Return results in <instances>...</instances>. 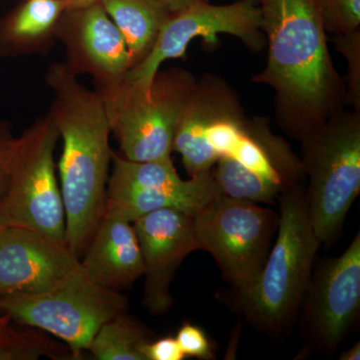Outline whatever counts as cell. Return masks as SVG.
<instances>
[{
	"instance_id": "2",
	"label": "cell",
	"mask_w": 360,
	"mask_h": 360,
	"mask_svg": "<svg viewBox=\"0 0 360 360\" xmlns=\"http://www.w3.org/2000/svg\"><path fill=\"white\" fill-rule=\"evenodd\" d=\"M49 113L63 139L58 162L65 214V245L80 260L101 224L112 162L111 129L103 96L78 79L65 63L49 65Z\"/></svg>"
},
{
	"instance_id": "15",
	"label": "cell",
	"mask_w": 360,
	"mask_h": 360,
	"mask_svg": "<svg viewBox=\"0 0 360 360\" xmlns=\"http://www.w3.org/2000/svg\"><path fill=\"white\" fill-rule=\"evenodd\" d=\"M245 116L238 91L215 73H203L180 113L172 150L181 156L189 177L210 172L217 158L208 148L210 130L232 118Z\"/></svg>"
},
{
	"instance_id": "29",
	"label": "cell",
	"mask_w": 360,
	"mask_h": 360,
	"mask_svg": "<svg viewBox=\"0 0 360 360\" xmlns=\"http://www.w3.org/2000/svg\"><path fill=\"white\" fill-rule=\"evenodd\" d=\"M65 4V11L70 9L82 8V7L89 6L90 4H96L101 0H63Z\"/></svg>"
},
{
	"instance_id": "9",
	"label": "cell",
	"mask_w": 360,
	"mask_h": 360,
	"mask_svg": "<svg viewBox=\"0 0 360 360\" xmlns=\"http://www.w3.org/2000/svg\"><path fill=\"white\" fill-rule=\"evenodd\" d=\"M212 174L219 193L259 205L274 202L307 179L300 156L272 131L267 116L248 118L238 146L217 160Z\"/></svg>"
},
{
	"instance_id": "30",
	"label": "cell",
	"mask_w": 360,
	"mask_h": 360,
	"mask_svg": "<svg viewBox=\"0 0 360 360\" xmlns=\"http://www.w3.org/2000/svg\"><path fill=\"white\" fill-rule=\"evenodd\" d=\"M4 314V312L1 311V309H0V315Z\"/></svg>"
},
{
	"instance_id": "8",
	"label": "cell",
	"mask_w": 360,
	"mask_h": 360,
	"mask_svg": "<svg viewBox=\"0 0 360 360\" xmlns=\"http://www.w3.org/2000/svg\"><path fill=\"white\" fill-rule=\"evenodd\" d=\"M198 250L210 253L234 291L245 290L265 264L279 214L253 201L217 193L193 215Z\"/></svg>"
},
{
	"instance_id": "16",
	"label": "cell",
	"mask_w": 360,
	"mask_h": 360,
	"mask_svg": "<svg viewBox=\"0 0 360 360\" xmlns=\"http://www.w3.org/2000/svg\"><path fill=\"white\" fill-rule=\"evenodd\" d=\"M79 262L85 276L101 288L120 292L129 288L144 272L134 224L104 213Z\"/></svg>"
},
{
	"instance_id": "10",
	"label": "cell",
	"mask_w": 360,
	"mask_h": 360,
	"mask_svg": "<svg viewBox=\"0 0 360 360\" xmlns=\"http://www.w3.org/2000/svg\"><path fill=\"white\" fill-rule=\"evenodd\" d=\"M262 25L257 0H236L222 6L198 0L170 14L151 51L129 71L124 82L136 86H150L161 65L169 59L184 58L187 46L196 37L213 49L219 44L217 35L224 33L238 37L250 51H264L266 39Z\"/></svg>"
},
{
	"instance_id": "7",
	"label": "cell",
	"mask_w": 360,
	"mask_h": 360,
	"mask_svg": "<svg viewBox=\"0 0 360 360\" xmlns=\"http://www.w3.org/2000/svg\"><path fill=\"white\" fill-rule=\"evenodd\" d=\"M60 139L49 112L14 141L11 182L0 201V229L18 226L65 243V214L54 151Z\"/></svg>"
},
{
	"instance_id": "12",
	"label": "cell",
	"mask_w": 360,
	"mask_h": 360,
	"mask_svg": "<svg viewBox=\"0 0 360 360\" xmlns=\"http://www.w3.org/2000/svg\"><path fill=\"white\" fill-rule=\"evenodd\" d=\"M56 37L65 47L68 70L91 77L97 91L122 84L131 68L122 33L101 1L65 11Z\"/></svg>"
},
{
	"instance_id": "26",
	"label": "cell",
	"mask_w": 360,
	"mask_h": 360,
	"mask_svg": "<svg viewBox=\"0 0 360 360\" xmlns=\"http://www.w3.org/2000/svg\"><path fill=\"white\" fill-rule=\"evenodd\" d=\"M146 360H182L186 359L176 338L174 336L149 341L143 348Z\"/></svg>"
},
{
	"instance_id": "19",
	"label": "cell",
	"mask_w": 360,
	"mask_h": 360,
	"mask_svg": "<svg viewBox=\"0 0 360 360\" xmlns=\"http://www.w3.org/2000/svg\"><path fill=\"white\" fill-rule=\"evenodd\" d=\"M101 4L122 33L134 68L151 51L172 13L155 0H101Z\"/></svg>"
},
{
	"instance_id": "25",
	"label": "cell",
	"mask_w": 360,
	"mask_h": 360,
	"mask_svg": "<svg viewBox=\"0 0 360 360\" xmlns=\"http://www.w3.org/2000/svg\"><path fill=\"white\" fill-rule=\"evenodd\" d=\"M15 137L11 127L0 122V201L6 195L11 182V160Z\"/></svg>"
},
{
	"instance_id": "1",
	"label": "cell",
	"mask_w": 360,
	"mask_h": 360,
	"mask_svg": "<svg viewBox=\"0 0 360 360\" xmlns=\"http://www.w3.org/2000/svg\"><path fill=\"white\" fill-rule=\"evenodd\" d=\"M257 1L269 51L264 70L252 80L274 90L277 124L300 141L345 110V79L312 0Z\"/></svg>"
},
{
	"instance_id": "17",
	"label": "cell",
	"mask_w": 360,
	"mask_h": 360,
	"mask_svg": "<svg viewBox=\"0 0 360 360\" xmlns=\"http://www.w3.org/2000/svg\"><path fill=\"white\" fill-rule=\"evenodd\" d=\"M219 193L212 170L184 180L177 186L108 191L104 213L134 221L155 210H180L193 215Z\"/></svg>"
},
{
	"instance_id": "24",
	"label": "cell",
	"mask_w": 360,
	"mask_h": 360,
	"mask_svg": "<svg viewBox=\"0 0 360 360\" xmlns=\"http://www.w3.org/2000/svg\"><path fill=\"white\" fill-rule=\"evenodd\" d=\"M175 338L186 357L191 356L202 360L215 359L214 352H213L214 348L212 347L210 338L198 326H194L189 322L182 324Z\"/></svg>"
},
{
	"instance_id": "27",
	"label": "cell",
	"mask_w": 360,
	"mask_h": 360,
	"mask_svg": "<svg viewBox=\"0 0 360 360\" xmlns=\"http://www.w3.org/2000/svg\"><path fill=\"white\" fill-rule=\"evenodd\" d=\"M155 1L162 4L163 6L167 7L170 13H174L181 11L184 7L188 6L189 4L198 1V0H155Z\"/></svg>"
},
{
	"instance_id": "18",
	"label": "cell",
	"mask_w": 360,
	"mask_h": 360,
	"mask_svg": "<svg viewBox=\"0 0 360 360\" xmlns=\"http://www.w3.org/2000/svg\"><path fill=\"white\" fill-rule=\"evenodd\" d=\"M65 11L63 0H25L0 20V56L16 58L51 51Z\"/></svg>"
},
{
	"instance_id": "11",
	"label": "cell",
	"mask_w": 360,
	"mask_h": 360,
	"mask_svg": "<svg viewBox=\"0 0 360 360\" xmlns=\"http://www.w3.org/2000/svg\"><path fill=\"white\" fill-rule=\"evenodd\" d=\"M360 310V233L340 257L312 270L303 297L302 321L310 340L333 352L342 342Z\"/></svg>"
},
{
	"instance_id": "23",
	"label": "cell",
	"mask_w": 360,
	"mask_h": 360,
	"mask_svg": "<svg viewBox=\"0 0 360 360\" xmlns=\"http://www.w3.org/2000/svg\"><path fill=\"white\" fill-rule=\"evenodd\" d=\"M336 51L347 63L345 79L347 106L360 111V30L347 34L333 35Z\"/></svg>"
},
{
	"instance_id": "22",
	"label": "cell",
	"mask_w": 360,
	"mask_h": 360,
	"mask_svg": "<svg viewBox=\"0 0 360 360\" xmlns=\"http://www.w3.org/2000/svg\"><path fill=\"white\" fill-rule=\"evenodd\" d=\"M326 33L347 34L360 30V0H312Z\"/></svg>"
},
{
	"instance_id": "3",
	"label": "cell",
	"mask_w": 360,
	"mask_h": 360,
	"mask_svg": "<svg viewBox=\"0 0 360 360\" xmlns=\"http://www.w3.org/2000/svg\"><path fill=\"white\" fill-rule=\"evenodd\" d=\"M278 200V227L269 257L255 281L232 295L251 326L271 336L284 335L300 316L321 245L310 222L303 182Z\"/></svg>"
},
{
	"instance_id": "28",
	"label": "cell",
	"mask_w": 360,
	"mask_h": 360,
	"mask_svg": "<svg viewBox=\"0 0 360 360\" xmlns=\"http://www.w3.org/2000/svg\"><path fill=\"white\" fill-rule=\"evenodd\" d=\"M340 360H359L360 359V342L355 343L354 347L345 350L338 357Z\"/></svg>"
},
{
	"instance_id": "6",
	"label": "cell",
	"mask_w": 360,
	"mask_h": 360,
	"mask_svg": "<svg viewBox=\"0 0 360 360\" xmlns=\"http://www.w3.org/2000/svg\"><path fill=\"white\" fill-rule=\"evenodd\" d=\"M129 300L120 291L101 288L82 267L58 285L39 293L0 297V309L16 323L56 336L68 345L72 359H82L106 321L127 311Z\"/></svg>"
},
{
	"instance_id": "4",
	"label": "cell",
	"mask_w": 360,
	"mask_h": 360,
	"mask_svg": "<svg viewBox=\"0 0 360 360\" xmlns=\"http://www.w3.org/2000/svg\"><path fill=\"white\" fill-rule=\"evenodd\" d=\"M310 222L331 245L360 193V111L341 110L300 141Z\"/></svg>"
},
{
	"instance_id": "20",
	"label": "cell",
	"mask_w": 360,
	"mask_h": 360,
	"mask_svg": "<svg viewBox=\"0 0 360 360\" xmlns=\"http://www.w3.org/2000/svg\"><path fill=\"white\" fill-rule=\"evenodd\" d=\"M149 341L146 328L123 311L103 324L87 350L97 360H146L143 348Z\"/></svg>"
},
{
	"instance_id": "13",
	"label": "cell",
	"mask_w": 360,
	"mask_h": 360,
	"mask_svg": "<svg viewBox=\"0 0 360 360\" xmlns=\"http://www.w3.org/2000/svg\"><path fill=\"white\" fill-rule=\"evenodd\" d=\"M143 260V305L153 315L167 314L174 298L170 285L175 271L198 250L193 215L172 208L155 210L132 221Z\"/></svg>"
},
{
	"instance_id": "14",
	"label": "cell",
	"mask_w": 360,
	"mask_h": 360,
	"mask_svg": "<svg viewBox=\"0 0 360 360\" xmlns=\"http://www.w3.org/2000/svg\"><path fill=\"white\" fill-rule=\"evenodd\" d=\"M65 243L42 232L0 229V297L51 290L79 269Z\"/></svg>"
},
{
	"instance_id": "21",
	"label": "cell",
	"mask_w": 360,
	"mask_h": 360,
	"mask_svg": "<svg viewBox=\"0 0 360 360\" xmlns=\"http://www.w3.org/2000/svg\"><path fill=\"white\" fill-rule=\"evenodd\" d=\"M16 323L8 314L0 315V360L71 359L70 350L47 338L39 329Z\"/></svg>"
},
{
	"instance_id": "5",
	"label": "cell",
	"mask_w": 360,
	"mask_h": 360,
	"mask_svg": "<svg viewBox=\"0 0 360 360\" xmlns=\"http://www.w3.org/2000/svg\"><path fill=\"white\" fill-rule=\"evenodd\" d=\"M196 79L191 71L174 66L158 70L146 89L123 80L98 91L120 155L136 162L172 158L177 122Z\"/></svg>"
}]
</instances>
